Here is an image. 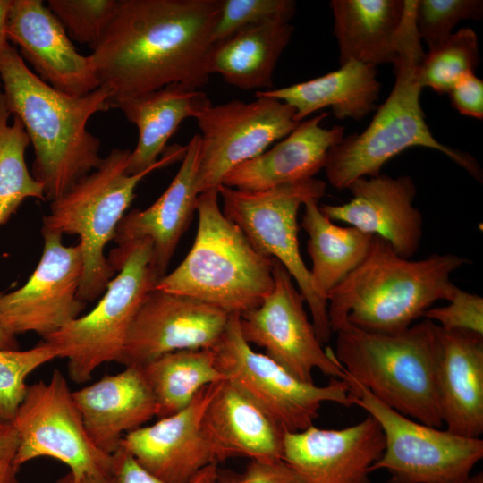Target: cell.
<instances>
[{
    "mask_svg": "<svg viewBox=\"0 0 483 483\" xmlns=\"http://www.w3.org/2000/svg\"><path fill=\"white\" fill-rule=\"evenodd\" d=\"M41 258L27 282L0 295V321L17 335H53L80 316L86 302L78 297L83 270L80 247L65 246L61 233L41 230Z\"/></svg>",
    "mask_w": 483,
    "mask_h": 483,
    "instance_id": "obj_15",
    "label": "cell"
},
{
    "mask_svg": "<svg viewBox=\"0 0 483 483\" xmlns=\"http://www.w3.org/2000/svg\"><path fill=\"white\" fill-rule=\"evenodd\" d=\"M140 367L155 396L158 419L182 411L203 387L226 379L211 348L173 352Z\"/></svg>",
    "mask_w": 483,
    "mask_h": 483,
    "instance_id": "obj_31",
    "label": "cell"
},
{
    "mask_svg": "<svg viewBox=\"0 0 483 483\" xmlns=\"http://www.w3.org/2000/svg\"><path fill=\"white\" fill-rule=\"evenodd\" d=\"M288 104L257 97L252 102L232 100L205 109L197 118L200 135L199 193L217 190L237 165L265 152L292 131L298 122Z\"/></svg>",
    "mask_w": 483,
    "mask_h": 483,
    "instance_id": "obj_13",
    "label": "cell"
},
{
    "mask_svg": "<svg viewBox=\"0 0 483 483\" xmlns=\"http://www.w3.org/2000/svg\"><path fill=\"white\" fill-rule=\"evenodd\" d=\"M87 433L102 452L112 455L123 436L157 415L153 392L140 366H125L115 374L72 392Z\"/></svg>",
    "mask_w": 483,
    "mask_h": 483,
    "instance_id": "obj_22",
    "label": "cell"
},
{
    "mask_svg": "<svg viewBox=\"0 0 483 483\" xmlns=\"http://www.w3.org/2000/svg\"><path fill=\"white\" fill-rule=\"evenodd\" d=\"M379 91L376 67L348 61L335 72L288 87L256 91L255 96L288 104L298 123L327 106L337 119L359 121L375 109Z\"/></svg>",
    "mask_w": 483,
    "mask_h": 483,
    "instance_id": "obj_28",
    "label": "cell"
},
{
    "mask_svg": "<svg viewBox=\"0 0 483 483\" xmlns=\"http://www.w3.org/2000/svg\"><path fill=\"white\" fill-rule=\"evenodd\" d=\"M422 318L437 321L445 330H462L483 335V298L457 287L446 306L427 309Z\"/></svg>",
    "mask_w": 483,
    "mask_h": 483,
    "instance_id": "obj_38",
    "label": "cell"
},
{
    "mask_svg": "<svg viewBox=\"0 0 483 483\" xmlns=\"http://www.w3.org/2000/svg\"><path fill=\"white\" fill-rule=\"evenodd\" d=\"M0 349H19L15 335L8 332L0 321Z\"/></svg>",
    "mask_w": 483,
    "mask_h": 483,
    "instance_id": "obj_47",
    "label": "cell"
},
{
    "mask_svg": "<svg viewBox=\"0 0 483 483\" xmlns=\"http://www.w3.org/2000/svg\"><path fill=\"white\" fill-rule=\"evenodd\" d=\"M221 382L203 387L182 411L127 433L121 446L157 478L190 483L205 467L218 463L202 420Z\"/></svg>",
    "mask_w": 483,
    "mask_h": 483,
    "instance_id": "obj_19",
    "label": "cell"
},
{
    "mask_svg": "<svg viewBox=\"0 0 483 483\" xmlns=\"http://www.w3.org/2000/svg\"><path fill=\"white\" fill-rule=\"evenodd\" d=\"M384 449L383 431L368 415L341 429L312 425L301 431L286 432L282 460L303 483H370L369 468Z\"/></svg>",
    "mask_w": 483,
    "mask_h": 483,
    "instance_id": "obj_17",
    "label": "cell"
},
{
    "mask_svg": "<svg viewBox=\"0 0 483 483\" xmlns=\"http://www.w3.org/2000/svg\"><path fill=\"white\" fill-rule=\"evenodd\" d=\"M468 483H483V473L479 472L470 476Z\"/></svg>",
    "mask_w": 483,
    "mask_h": 483,
    "instance_id": "obj_48",
    "label": "cell"
},
{
    "mask_svg": "<svg viewBox=\"0 0 483 483\" xmlns=\"http://www.w3.org/2000/svg\"><path fill=\"white\" fill-rule=\"evenodd\" d=\"M229 316L196 299L153 289L132 322L118 362L141 366L173 352L210 349Z\"/></svg>",
    "mask_w": 483,
    "mask_h": 483,
    "instance_id": "obj_16",
    "label": "cell"
},
{
    "mask_svg": "<svg viewBox=\"0 0 483 483\" xmlns=\"http://www.w3.org/2000/svg\"><path fill=\"white\" fill-rule=\"evenodd\" d=\"M329 5L341 65L395 63L405 0H332Z\"/></svg>",
    "mask_w": 483,
    "mask_h": 483,
    "instance_id": "obj_27",
    "label": "cell"
},
{
    "mask_svg": "<svg viewBox=\"0 0 483 483\" xmlns=\"http://www.w3.org/2000/svg\"><path fill=\"white\" fill-rule=\"evenodd\" d=\"M218 191L199 193L198 228L181 264L165 275L156 290L185 295L228 315L258 307L274 288L275 259L257 251L223 213Z\"/></svg>",
    "mask_w": 483,
    "mask_h": 483,
    "instance_id": "obj_6",
    "label": "cell"
},
{
    "mask_svg": "<svg viewBox=\"0 0 483 483\" xmlns=\"http://www.w3.org/2000/svg\"><path fill=\"white\" fill-rule=\"evenodd\" d=\"M293 31L292 24L282 22L245 27L213 45L208 72L243 90L271 89L274 70Z\"/></svg>",
    "mask_w": 483,
    "mask_h": 483,
    "instance_id": "obj_29",
    "label": "cell"
},
{
    "mask_svg": "<svg viewBox=\"0 0 483 483\" xmlns=\"http://www.w3.org/2000/svg\"><path fill=\"white\" fill-rule=\"evenodd\" d=\"M203 430L218 463L229 458L282 459L285 431L241 387L225 379L209 401Z\"/></svg>",
    "mask_w": 483,
    "mask_h": 483,
    "instance_id": "obj_23",
    "label": "cell"
},
{
    "mask_svg": "<svg viewBox=\"0 0 483 483\" xmlns=\"http://www.w3.org/2000/svg\"><path fill=\"white\" fill-rule=\"evenodd\" d=\"M0 93H1V91H0Z\"/></svg>",
    "mask_w": 483,
    "mask_h": 483,
    "instance_id": "obj_49",
    "label": "cell"
},
{
    "mask_svg": "<svg viewBox=\"0 0 483 483\" xmlns=\"http://www.w3.org/2000/svg\"><path fill=\"white\" fill-rule=\"evenodd\" d=\"M0 93V225L29 198L46 200L43 185L30 174L25 161L30 139ZM2 292H0V295Z\"/></svg>",
    "mask_w": 483,
    "mask_h": 483,
    "instance_id": "obj_32",
    "label": "cell"
},
{
    "mask_svg": "<svg viewBox=\"0 0 483 483\" xmlns=\"http://www.w3.org/2000/svg\"><path fill=\"white\" fill-rule=\"evenodd\" d=\"M211 105L205 92L182 84L114 101L113 107L119 108L139 133L127 173L135 174L156 165L182 122L196 119Z\"/></svg>",
    "mask_w": 483,
    "mask_h": 483,
    "instance_id": "obj_26",
    "label": "cell"
},
{
    "mask_svg": "<svg viewBox=\"0 0 483 483\" xmlns=\"http://www.w3.org/2000/svg\"><path fill=\"white\" fill-rule=\"evenodd\" d=\"M200 135L186 145L185 155L174 178L163 194L146 209H133L119 223L114 241L117 245L142 239L152 243L153 262L162 278L177 245L196 212L199 195L198 174Z\"/></svg>",
    "mask_w": 483,
    "mask_h": 483,
    "instance_id": "obj_21",
    "label": "cell"
},
{
    "mask_svg": "<svg viewBox=\"0 0 483 483\" xmlns=\"http://www.w3.org/2000/svg\"><path fill=\"white\" fill-rule=\"evenodd\" d=\"M108 261L118 273L97 304L43 338L55 349L57 358L67 360L69 377L78 384L89 381L102 364L119 361L132 322L160 279L148 239L117 245Z\"/></svg>",
    "mask_w": 483,
    "mask_h": 483,
    "instance_id": "obj_8",
    "label": "cell"
},
{
    "mask_svg": "<svg viewBox=\"0 0 483 483\" xmlns=\"http://www.w3.org/2000/svg\"><path fill=\"white\" fill-rule=\"evenodd\" d=\"M111 456L114 483H169L147 470L122 446Z\"/></svg>",
    "mask_w": 483,
    "mask_h": 483,
    "instance_id": "obj_41",
    "label": "cell"
},
{
    "mask_svg": "<svg viewBox=\"0 0 483 483\" xmlns=\"http://www.w3.org/2000/svg\"><path fill=\"white\" fill-rule=\"evenodd\" d=\"M18 446V437L12 423L0 422V462L14 456Z\"/></svg>",
    "mask_w": 483,
    "mask_h": 483,
    "instance_id": "obj_42",
    "label": "cell"
},
{
    "mask_svg": "<svg viewBox=\"0 0 483 483\" xmlns=\"http://www.w3.org/2000/svg\"><path fill=\"white\" fill-rule=\"evenodd\" d=\"M326 183L316 178L259 191H242L221 184L224 215L244 233L254 249L281 263L297 284L307 303L320 343L333 335L327 302L316 291L309 269L300 252L297 216L309 199L319 200Z\"/></svg>",
    "mask_w": 483,
    "mask_h": 483,
    "instance_id": "obj_9",
    "label": "cell"
},
{
    "mask_svg": "<svg viewBox=\"0 0 483 483\" xmlns=\"http://www.w3.org/2000/svg\"><path fill=\"white\" fill-rule=\"evenodd\" d=\"M303 206L301 225L309 235V271L316 291L326 301L329 292L364 259L373 235L335 225L320 211L318 199H309Z\"/></svg>",
    "mask_w": 483,
    "mask_h": 483,
    "instance_id": "obj_30",
    "label": "cell"
},
{
    "mask_svg": "<svg viewBox=\"0 0 483 483\" xmlns=\"http://www.w3.org/2000/svg\"><path fill=\"white\" fill-rule=\"evenodd\" d=\"M416 0H405V13L398 38L395 82L369 126L329 149L324 169L329 183L346 189L361 177L380 174L392 157L413 147L440 151L473 178L482 182V169L470 154L440 143L431 133L420 106L418 66L424 55L415 22Z\"/></svg>",
    "mask_w": 483,
    "mask_h": 483,
    "instance_id": "obj_4",
    "label": "cell"
},
{
    "mask_svg": "<svg viewBox=\"0 0 483 483\" xmlns=\"http://www.w3.org/2000/svg\"><path fill=\"white\" fill-rule=\"evenodd\" d=\"M479 64L475 31L461 29L424 53L418 66L419 85L439 94L448 93L462 75L475 72Z\"/></svg>",
    "mask_w": 483,
    "mask_h": 483,
    "instance_id": "obj_33",
    "label": "cell"
},
{
    "mask_svg": "<svg viewBox=\"0 0 483 483\" xmlns=\"http://www.w3.org/2000/svg\"><path fill=\"white\" fill-rule=\"evenodd\" d=\"M219 0H119L101 38L89 47L111 102L182 84H208V58Z\"/></svg>",
    "mask_w": 483,
    "mask_h": 483,
    "instance_id": "obj_1",
    "label": "cell"
},
{
    "mask_svg": "<svg viewBox=\"0 0 483 483\" xmlns=\"http://www.w3.org/2000/svg\"><path fill=\"white\" fill-rule=\"evenodd\" d=\"M240 315H230L212 351L218 369L253 398L285 432L314 425L324 402L352 405L345 380L331 378L326 386L300 380L243 338Z\"/></svg>",
    "mask_w": 483,
    "mask_h": 483,
    "instance_id": "obj_11",
    "label": "cell"
},
{
    "mask_svg": "<svg viewBox=\"0 0 483 483\" xmlns=\"http://www.w3.org/2000/svg\"><path fill=\"white\" fill-rule=\"evenodd\" d=\"M47 3L69 38L90 47L110 23L119 0H48Z\"/></svg>",
    "mask_w": 483,
    "mask_h": 483,
    "instance_id": "obj_36",
    "label": "cell"
},
{
    "mask_svg": "<svg viewBox=\"0 0 483 483\" xmlns=\"http://www.w3.org/2000/svg\"><path fill=\"white\" fill-rule=\"evenodd\" d=\"M439 332V326L428 318L394 335L346 324L335 332L333 352L346 377L382 403L410 419L441 428L436 386Z\"/></svg>",
    "mask_w": 483,
    "mask_h": 483,
    "instance_id": "obj_5",
    "label": "cell"
},
{
    "mask_svg": "<svg viewBox=\"0 0 483 483\" xmlns=\"http://www.w3.org/2000/svg\"><path fill=\"white\" fill-rule=\"evenodd\" d=\"M219 14L212 33L213 45L238 30L267 22L289 23L296 11L292 0H219Z\"/></svg>",
    "mask_w": 483,
    "mask_h": 483,
    "instance_id": "obj_35",
    "label": "cell"
},
{
    "mask_svg": "<svg viewBox=\"0 0 483 483\" xmlns=\"http://www.w3.org/2000/svg\"><path fill=\"white\" fill-rule=\"evenodd\" d=\"M13 457H7L0 462V483H20V468L14 464Z\"/></svg>",
    "mask_w": 483,
    "mask_h": 483,
    "instance_id": "obj_44",
    "label": "cell"
},
{
    "mask_svg": "<svg viewBox=\"0 0 483 483\" xmlns=\"http://www.w3.org/2000/svg\"><path fill=\"white\" fill-rule=\"evenodd\" d=\"M467 263L451 253L404 258L373 236L364 259L327 294L332 332L346 324L381 335L406 331L436 301L453 297L451 275Z\"/></svg>",
    "mask_w": 483,
    "mask_h": 483,
    "instance_id": "obj_3",
    "label": "cell"
},
{
    "mask_svg": "<svg viewBox=\"0 0 483 483\" xmlns=\"http://www.w3.org/2000/svg\"><path fill=\"white\" fill-rule=\"evenodd\" d=\"M346 189L352 195L349 202L319 206L326 216L384 239L402 258H411L417 252L423 219L413 206L417 189L410 175L361 177Z\"/></svg>",
    "mask_w": 483,
    "mask_h": 483,
    "instance_id": "obj_20",
    "label": "cell"
},
{
    "mask_svg": "<svg viewBox=\"0 0 483 483\" xmlns=\"http://www.w3.org/2000/svg\"><path fill=\"white\" fill-rule=\"evenodd\" d=\"M56 358L55 349L45 341L24 351L0 349V422L11 423L14 418L27 390L28 376Z\"/></svg>",
    "mask_w": 483,
    "mask_h": 483,
    "instance_id": "obj_34",
    "label": "cell"
},
{
    "mask_svg": "<svg viewBox=\"0 0 483 483\" xmlns=\"http://www.w3.org/2000/svg\"><path fill=\"white\" fill-rule=\"evenodd\" d=\"M218 463H212L201 470L190 483H214Z\"/></svg>",
    "mask_w": 483,
    "mask_h": 483,
    "instance_id": "obj_46",
    "label": "cell"
},
{
    "mask_svg": "<svg viewBox=\"0 0 483 483\" xmlns=\"http://www.w3.org/2000/svg\"><path fill=\"white\" fill-rule=\"evenodd\" d=\"M214 483H303L282 459L250 460L242 471L217 469Z\"/></svg>",
    "mask_w": 483,
    "mask_h": 483,
    "instance_id": "obj_39",
    "label": "cell"
},
{
    "mask_svg": "<svg viewBox=\"0 0 483 483\" xmlns=\"http://www.w3.org/2000/svg\"><path fill=\"white\" fill-rule=\"evenodd\" d=\"M482 15L481 0H416L417 31L428 48L449 37L459 21H479Z\"/></svg>",
    "mask_w": 483,
    "mask_h": 483,
    "instance_id": "obj_37",
    "label": "cell"
},
{
    "mask_svg": "<svg viewBox=\"0 0 483 483\" xmlns=\"http://www.w3.org/2000/svg\"><path fill=\"white\" fill-rule=\"evenodd\" d=\"M6 35L37 75L55 89L81 97L100 87L92 56L77 51L42 0H13Z\"/></svg>",
    "mask_w": 483,
    "mask_h": 483,
    "instance_id": "obj_18",
    "label": "cell"
},
{
    "mask_svg": "<svg viewBox=\"0 0 483 483\" xmlns=\"http://www.w3.org/2000/svg\"><path fill=\"white\" fill-rule=\"evenodd\" d=\"M448 94L459 113L479 120L483 118V81L474 72L462 75Z\"/></svg>",
    "mask_w": 483,
    "mask_h": 483,
    "instance_id": "obj_40",
    "label": "cell"
},
{
    "mask_svg": "<svg viewBox=\"0 0 483 483\" xmlns=\"http://www.w3.org/2000/svg\"><path fill=\"white\" fill-rule=\"evenodd\" d=\"M274 282L272 292L262 303L240 316L243 338L264 348L267 357L301 381L314 383V369L343 380V368L333 350L323 348L305 311L302 294L276 260Z\"/></svg>",
    "mask_w": 483,
    "mask_h": 483,
    "instance_id": "obj_14",
    "label": "cell"
},
{
    "mask_svg": "<svg viewBox=\"0 0 483 483\" xmlns=\"http://www.w3.org/2000/svg\"><path fill=\"white\" fill-rule=\"evenodd\" d=\"M352 405L379 424L385 449L369 472L386 470L388 483H468L483 457V440L410 419L382 403L362 385L346 377Z\"/></svg>",
    "mask_w": 483,
    "mask_h": 483,
    "instance_id": "obj_10",
    "label": "cell"
},
{
    "mask_svg": "<svg viewBox=\"0 0 483 483\" xmlns=\"http://www.w3.org/2000/svg\"><path fill=\"white\" fill-rule=\"evenodd\" d=\"M328 113L299 123L277 144L232 169L222 184L242 191H259L313 178L324 168L327 152L344 138V127L323 128Z\"/></svg>",
    "mask_w": 483,
    "mask_h": 483,
    "instance_id": "obj_24",
    "label": "cell"
},
{
    "mask_svg": "<svg viewBox=\"0 0 483 483\" xmlns=\"http://www.w3.org/2000/svg\"><path fill=\"white\" fill-rule=\"evenodd\" d=\"M55 483H114V480L111 473L76 476L69 471L67 474L58 479Z\"/></svg>",
    "mask_w": 483,
    "mask_h": 483,
    "instance_id": "obj_43",
    "label": "cell"
},
{
    "mask_svg": "<svg viewBox=\"0 0 483 483\" xmlns=\"http://www.w3.org/2000/svg\"><path fill=\"white\" fill-rule=\"evenodd\" d=\"M0 79L6 106L33 146L34 177L46 199L54 200L101 164L100 141L87 124L113 108V91L100 86L81 97L61 92L32 72L10 44L0 53Z\"/></svg>",
    "mask_w": 483,
    "mask_h": 483,
    "instance_id": "obj_2",
    "label": "cell"
},
{
    "mask_svg": "<svg viewBox=\"0 0 483 483\" xmlns=\"http://www.w3.org/2000/svg\"><path fill=\"white\" fill-rule=\"evenodd\" d=\"M131 152L112 149L95 170L51 200L49 213L43 217L42 230L79 236L83 270L78 297L84 302L102 295L114 277L115 270L104 250L114 239L137 186L153 171L182 161L186 145L166 147L156 165L135 174L127 173Z\"/></svg>",
    "mask_w": 483,
    "mask_h": 483,
    "instance_id": "obj_7",
    "label": "cell"
},
{
    "mask_svg": "<svg viewBox=\"0 0 483 483\" xmlns=\"http://www.w3.org/2000/svg\"><path fill=\"white\" fill-rule=\"evenodd\" d=\"M13 0H0V53L9 45L6 26Z\"/></svg>",
    "mask_w": 483,
    "mask_h": 483,
    "instance_id": "obj_45",
    "label": "cell"
},
{
    "mask_svg": "<svg viewBox=\"0 0 483 483\" xmlns=\"http://www.w3.org/2000/svg\"><path fill=\"white\" fill-rule=\"evenodd\" d=\"M436 386L443 423L453 434L483 432V335L440 327Z\"/></svg>",
    "mask_w": 483,
    "mask_h": 483,
    "instance_id": "obj_25",
    "label": "cell"
},
{
    "mask_svg": "<svg viewBox=\"0 0 483 483\" xmlns=\"http://www.w3.org/2000/svg\"><path fill=\"white\" fill-rule=\"evenodd\" d=\"M11 423L18 437L13 462L19 468L47 457L63 462L76 476L111 473L112 456L89 438L60 370L55 369L47 382L28 385Z\"/></svg>",
    "mask_w": 483,
    "mask_h": 483,
    "instance_id": "obj_12",
    "label": "cell"
}]
</instances>
